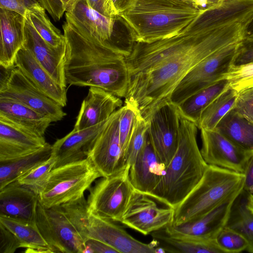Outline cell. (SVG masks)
I'll use <instances>...</instances> for the list:
<instances>
[{
    "instance_id": "34",
    "label": "cell",
    "mask_w": 253,
    "mask_h": 253,
    "mask_svg": "<svg viewBox=\"0 0 253 253\" xmlns=\"http://www.w3.org/2000/svg\"><path fill=\"white\" fill-rule=\"evenodd\" d=\"M43 8L28 10L26 17L40 36L50 45L57 47L65 42L64 34L50 22Z\"/></svg>"
},
{
    "instance_id": "5",
    "label": "cell",
    "mask_w": 253,
    "mask_h": 253,
    "mask_svg": "<svg viewBox=\"0 0 253 253\" xmlns=\"http://www.w3.org/2000/svg\"><path fill=\"white\" fill-rule=\"evenodd\" d=\"M244 173L208 165L198 184L174 209L171 224L194 220L236 200L244 190Z\"/></svg>"
},
{
    "instance_id": "16",
    "label": "cell",
    "mask_w": 253,
    "mask_h": 253,
    "mask_svg": "<svg viewBox=\"0 0 253 253\" xmlns=\"http://www.w3.org/2000/svg\"><path fill=\"white\" fill-rule=\"evenodd\" d=\"M24 36L23 47L31 52L58 84L66 87L64 70L66 42L57 47L52 46L40 36L26 17Z\"/></svg>"
},
{
    "instance_id": "43",
    "label": "cell",
    "mask_w": 253,
    "mask_h": 253,
    "mask_svg": "<svg viewBox=\"0 0 253 253\" xmlns=\"http://www.w3.org/2000/svg\"><path fill=\"white\" fill-rule=\"evenodd\" d=\"M88 6L109 18L118 20V13L112 0H86Z\"/></svg>"
},
{
    "instance_id": "14",
    "label": "cell",
    "mask_w": 253,
    "mask_h": 253,
    "mask_svg": "<svg viewBox=\"0 0 253 253\" xmlns=\"http://www.w3.org/2000/svg\"><path fill=\"white\" fill-rule=\"evenodd\" d=\"M180 125L177 106L170 102L159 108L149 120L148 134L156 155L166 167L177 150Z\"/></svg>"
},
{
    "instance_id": "39",
    "label": "cell",
    "mask_w": 253,
    "mask_h": 253,
    "mask_svg": "<svg viewBox=\"0 0 253 253\" xmlns=\"http://www.w3.org/2000/svg\"><path fill=\"white\" fill-rule=\"evenodd\" d=\"M230 87L238 92L253 87V63L232 66L225 76Z\"/></svg>"
},
{
    "instance_id": "41",
    "label": "cell",
    "mask_w": 253,
    "mask_h": 253,
    "mask_svg": "<svg viewBox=\"0 0 253 253\" xmlns=\"http://www.w3.org/2000/svg\"><path fill=\"white\" fill-rule=\"evenodd\" d=\"M253 63V38H243L239 42L232 66Z\"/></svg>"
},
{
    "instance_id": "35",
    "label": "cell",
    "mask_w": 253,
    "mask_h": 253,
    "mask_svg": "<svg viewBox=\"0 0 253 253\" xmlns=\"http://www.w3.org/2000/svg\"><path fill=\"white\" fill-rule=\"evenodd\" d=\"M149 121H146L138 112L136 116L133 128L125 152L126 165L130 167L143 149L145 144Z\"/></svg>"
},
{
    "instance_id": "8",
    "label": "cell",
    "mask_w": 253,
    "mask_h": 253,
    "mask_svg": "<svg viewBox=\"0 0 253 253\" xmlns=\"http://www.w3.org/2000/svg\"><path fill=\"white\" fill-rule=\"evenodd\" d=\"M240 42L221 48L198 64L179 83L169 102L178 106L199 91L225 78Z\"/></svg>"
},
{
    "instance_id": "38",
    "label": "cell",
    "mask_w": 253,
    "mask_h": 253,
    "mask_svg": "<svg viewBox=\"0 0 253 253\" xmlns=\"http://www.w3.org/2000/svg\"><path fill=\"white\" fill-rule=\"evenodd\" d=\"M139 112L132 104L125 102L120 108L119 119V131L120 144L125 153L133 128L134 121Z\"/></svg>"
},
{
    "instance_id": "11",
    "label": "cell",
    "mask_w": 253,
    "mask_h": 253,
    "mask_svg": "<svg viewBox=\"0 0 253 253\" xmlns=\"http://www.w3.org/2000/svg\"><path fill=\"white\" fill-rule=\"evenodd\" d=\"M156 201L134 189L120 222L144 235L163 229L172 223L174 209Z\"/></svg>"
},
{
    "instance_id": "24",
    "label": "cell",
    "mask_w": 253,
    "mask_h": 253,
    "mask_svg": "<svg viewBox=\"0 0 253 253\" xmlns=\"http://www.w3.org/2000/svg\"><path fill=\"white\" fill-rule=\"evenodd\" d=\"M46 143L40 137L0 118V161L32 153Z\"/></svg>"
},
{
    "instance_id": "27",
    "label": "cell",
    "mask_w": 253,
    "mask_h": 253,
    "mask_svg": "<svg viewBox=\"0 0 253 253\" xmlns=\"http://www.w3.org/2000/svg\"><path fill=\"white\" fill-rule=\"evenodd\" d=\"M52 145L48 143L29 154L0 161V189L42 163L51 156Z\"/></svg>"
},
{
    "instance_id": "10",
    "label": "cell",
    "mask_w": 253,
    "mask_h": 253,
    "mask_svg": "<svg viewBox=\"0 0 253 253\" xmlns=\"http://www.w3.org/2000/svg\"><path fill=\"white\" fill-rule=\"evenodd\" d=\"M36 222L52 253H84L85 242L61 205L46 208L38 202Z\"/></svg>"
},
{
    "instance_id": "47",
    "label": "cell",
    "mask_w": 253,
    "mask_h": 253,
    "mask_svg": "<svg viewBox=\"0 0 253 253\" xmlns=\"http://www.w3.org/2000/svg\"><path fill=\"white\" fill-rule=\"evenodd\" d=\"M85 244L90 248L93 253H118L110 246L96 240L88 239Z\"/></svg>"
},
{
    "instance_id": "29",
    "label": "cell",
    "mask_w": 253,
    "mask_h": 253,
    "mask_svg": "<svg viewBox=\"0 0 253 253\" xmlns=\"http://www.w3.org/2000/svg\"><path fill=\"white\" fill-rule=\"evenodd\" d=\"M229 86L224 78L194 94L177 106L180 117L196 125L204 110Z\"/></svg>"
},
{
    "instance_id": "28",
    "label": "cell",
    "mask_w": 253,
    "mask_h": 253,
    "mask_svg": "<svg viewBox=\"0 0 253 253\" xmlns=\"http://www.w3.org/2000/svg\"><path fill=\"white\" fill-rule=\"evenodd\" d=\"M242 149L253 152V122L233 108L214 128Z\"/></svg>"
},
{
    "instance_id": "48",
    "label": "cell",
    "mask_w": 253,
    "mask_h": 253,
    "mask_svg": "<svg viewBox=\"0 0 253 253\" xmlns=\"http://www.w3.org/2000/svg\"><path fill=\"white\" fill-rule=\"evenodd\" d=\"M244 190L248 194H253V155L250 159L245 172Z\"/></svg>"
},
{
    "instance_id": "42",
    "label": "cell",
    "mask_w": 253,
    "mask_h": 253,
    "mask_svg": "<svg viewBox=\"0 0 253 253\" xmlns=\"http://www.w3.org/2000/svg\"><path fill=\"white\" fill-rule=\"evenodd\" d=\"M22 248L16 236L0 223V253H14Z\"/></svg>"
},
{
    "instance_id": "45",
    "label": "cell",
    "mask_w": 253,
    "mask_h": 253,
    "mask_svg": "<svg viewBox=\"0 0 253 253\" xmlns=\"http://www.w3.org/2000/svg\"><path fill=\"white\" fill-rule=\"evenodd\" d=\"M202 12L213 9L220 6L225 0H181Z\"/></svg>"
},
{
    "instance_id": "7",
    "label": "cell",
    "mask_w": 253,
    "mask_h": 253,
    "mask_svg": "<svg viewBox=\"0 0 253 253\" xmlns=\"http://www.w3.org/2000/svg\"><path fill=\"white\" fill-rule=\"evenodd\" d=\"M129 170L127 166L117 173L102 177L89 188L87 202L90 213L120 222L134 190Z\"/></svg>"
},
{
    "instance_id": "6",
    "label": "cell",
    "mask_w": 253,
    "mask_h": 253,
    "mask_svg": "<svg viewBox=\"0 0 253 253\" xmlns=\"http://www.w3.org/2000/svg\"><path fill=\"white\" fill-rule=\"evenodd\" d=\"M99 177L101 174L87 158L54 168L38 195L39 202L50 208L77 200Z\"/></svg>"
},
{
    "instance_id": "46",
    "label": "cell",
    "mask_w": 253,
    "mask_h": 253,
    "mask_svg": "<svg viewBox=\"0 0 253 253\" xmlns=\"http://www.w3.org/2000/svg\"><path fill=\"white\" fill-rule=\"evenodd\" d=\"M0 8L17 12L25 17L28 10L21 0H0Z\"/></svg>"
},
{
    "instance_id": "2",
    "label": "cell",
    "mask_w": 253,
    "mask_h": 253,
    "mask_svg": "<svg viewBox=\"0 0 253 253\" xmlns=\"http://www.w3.org/2000/svg\"><path fill=\"white\" fill-rule=\"evenodd\" d=\"M63 29L66 84L97 87L125 98L130 81L125 58L130 51L81 32L67 21Z\"/></svg>"
},
{
    "instance_id": "15",
    "label": "cell",
    "mask_w": 253,
    "mask_h": 253,
    "mask_svg": "<svg viewBox=\"0 0 253 253\" xmlns=\"http://www.w3.org/2000/svg\"><path fill=\"white\" fill-rule=\"evenodd\" d=\"M202 156L209 165L244 173L253 152L246 151L214 129H201Z\"/></svg>"
},
{
    "instance_id": "25",
    "label": "cell",
    "mask_w": 253,
    "mask_h": 253,
    "mask_svg": "<svg viewBox=\"0 0 253 253\" xmlns=\"http://www.w3.org/2000/svg\"><path fill=\"white\" fill-rule=\"evenodd\" d=\"M66 21L78 30L103 41H110L115 19L108 17L89 7L86 0H79L66 12Z\"/></svg>"
},
{
    "instance_id": "49",
    "label": "cell",
    "mask_w": 253,
    "mask_h": 253,
    "mask_svg": "<svg viewBox=\"0 0 253 253\" xmlns=\"http://www.w3.org/2000/svg\"><path fill=\"white\" fill-rule=\"evenodd\" d=\"M28 10L43 8L39 0H21Z\"/></svg>"
},
{
    "instance_id": "20",
    "label": "cell",
    "mask_w": 253,
    "mask_h": 253,
    "mask_svg": "<svg viewBox=\"0 0 253 253\" xmlns=\"http://www.w3.org/2000/svg\"><path fill=\"white\" fill-rule=\"evenodd\" d=\"M38 195L14 181L0 189V215L36 223Z\"/></svg>"
},
{
    "instance_id": "18",
    "label": "cell",
    "mask_w": 253,
    "mask_h": 253,
    "mask_svg": "<svg viewBox=\"0 0 253 253\" xmlns=\"http://www.w3.org/2000/svg\"><path fill=\"white\" fill-rule=\"evenodd\" d=\"M122 106L121 98L101 88L90 86L82 103L74 129L80 130L97 125L108 120Z\"/></svg>"
},
{
    "instance_id": "9",
    "label": "cell",
    "mask_w": 253,
    "mask_h": 253,
    "mask_svg": "<svg viewBox=\"0 0 253 253\" xmlns=\"http://www.w3.org/2000/svg\"><path fill=\"white\" fill-rule=\"evenodd\" d=\"M2 68L4 75L0 78V97L22 103L52 122L61 121L66 115L61 105L38 89L18 68Z\"/></svg>"
},
{
    "instance_id": "37",
    "label": "cell",
    "mask_w": 253,
    "mask_h": 253,
    "mask_svg": "<svg viewBox=\"0 0 253 253\" xmlns=\"http://www.w3.org/2000/svg\"><path fill=\"white\" fill-rule=\"evenodd\" d=\"M216 242L223 253H237L246 251L247 239L236 231L225 226L217 235Z\"/></svg>"
},
{
    "instance_id": "53",
    "label": "cell",
    "mask_w": 253,
    "mask_h": 253,
    "mask_svg": "<svg viewBox=\"0 0 253 253\" xmlns=\"http://www.w3.org/2000/svg\"><path fill=\"white\" fill-rule=\"evenodd\" d=\"M247 206L253 211V194H248L247 196Z\"/></svg>"
},
{
    "instance_id": "3",
    "label": "cell",
    "mask_w": 253,
    "mask_h": 253,
    "mask_svg": "<svg viewBox=\"0 0 253 253\" xmlns=\"http://www.w3.org/2000/svg\"><path fill=\"white\" fill-rule=\"evenodd\" d=\"M204 12L181 0H125L118 20L132 45L175 36Z\"/></svg>"
},
{
    "instance_id": "23",
    "label": "cell",
    "mask_w": 253,
    "mask_h": 253,
    "mask_svg": "<svg viewBox=\"0 0 253 253\" xmlns=\"http://www.w3.org/2000/svg\"><path fill=\"white\" fill-rule=\"evenodd\" d=\"M26 17L0 8V66L4 69L15 66L16 55L23 46Z\"/></svg>"
},
{
    "instance_id": "52",
    "label": "cell",
    "mask_w": 253,
    "mask_h": 253,
    "mask_svg": "<svg viewBox=\"0 0 253 253\" xmlns=\"http://www.w3.org/2000/svg\"><path fill=\"white\" fill-rule=\"evenodd\" d=\"M114 6L118 13V17L119 14L121 11L122 6L125 1V0H112Z\"/></svg>"
},
{
    "instance_id": "19",
    "label": "cell",
    "mask_w": 253,
    "mask_h": 253,
    "mask_svg": "<svg viewBox=\"0 0 253 253\" xmlns=\"http://www.w3.org/2000/svg\"><path fill=\"white\" fill-rule=\"evenodd\" d=\"M235 200L225 203L194 220L164 228L168 234L204 239H215L225 227Z\"/></svg>"
},
{
    "instance_id": "50",
    "label": "cell",
    "mask_w": 253,
    "mask_h": 253,
    "mask_svg": "<svg viewBox=\"0 0 253 253\" xmlns=\"http://www.w3.org/2000/svg\"><path fill=\"white\" fill-rule=\"evenodd\" d=\"M243 38H253V15L246 25Z\"/></svg>"
},
{
    "instance_id": "21",
    "label": "cell",
    "mask_w": 253,
    "mask_h": 253,
    "mask_svg": "<svg viewBox=\"0 0 253 253\" xmlns=\"http://www.w3.org/2000/svg\"><path fill=\"white\" fill-rule=\"evenodd\" d=\"M165 168L155 152L148 130L144 146L129 168V178L133 188L148 195L159 183Z\"/></svg>"
},
{
    "instance_id": "26",
    "label": "cell",
    "mask_w": 253,
    "mask_h": 253,
    "mask_svg": "<svg viewBox=\"0 0 253 253\" xmlns=\"http://www.w3.org/2000/svg\"><path fill=\"white\" fill-rule=\"evenodd\" d=\"M0 118L40 137H44L52 120L11 99L0 97Z\"/></svg>"
},
{
    "instance_id": "32",
    "label": "cell",
    "mask_w": 253,
    "mask_h": 253,
    "mask_svg": "<svg viewBox=\"0 0 253 253\" xmlns=\"http://www.w3.org/2000/svg\"><path fill=\"white\" fill-rule=\"evenodd\" d=\"M248 195L243 190L235 200L225 226L242 235L249 244L246 251L253 253V211L247 206Z\"/></svg>"
},
{
    "instance_id": "40",
    "label": "cell",
    "mask_w": 253,
    "mask_h": 253,
    "mask_svg": "<svg viewBox=\"0 0 253 253\" xmlns=\"http://www.w3.org/2000/svg\"><path fill=\"white\" fill-rule=\"evenodd\" d=\"M234 108L239 114L253 122V87L238 92Z\"/></svg>"
},
{
    "instance_id": "4",
    "label": "cell",
    "mask_w": 253,
    "mask_h": 253,
    "mask_svg": "<svg viewBox=\"0 0 253 253\" xmlns=\"http://www.w3.org/2000/svg\"><path fill=\"white\" fill-rule=\"evenodd\" d=\"M178 147L164 175L148 196L165 206L175 209L196 187L208 165L199 148L196 125L180 117Z\"/></svg>"
},
{
    "instance_id": "36",
    "label": "cell",
    "mask_w": 253,
    "mask_h": 253,
    "mask_svg": "<svg viewBox=\"0 0 253 253\" xmlns=\"http://www.w3.org/2000/svg\"><path fill=\"white\" fill-rule=\"evenodd\" d=\"M55 164L56 159L51 156L48 159L21 176L17 181L39 195L46 184Z\"/></svg>"
},
{
    "instance_id": "13",
    "label": "cell",
    "mask_w": 253,
    "mask_h": 253,
    "mask_svg": "<svg viewBox=\"0 0 253 253\" xmlns=\"http://www.w3.org/2000/svg\"><path fill=\"white\" fill-rule=\"evenodd\" d=\"M81 237L84 242L88 239L101 241L118 253H155L157 241L143 243L129 235L113 221L89 212Z\"/></svg>"
},
{
    "instance_id": "22",
    "label": "cell",
    "mask_w": 253,
    "mask_h": 253,
    "mask_svg": "<svg viewBox=\"0 0 253 253\" xmlns=\"http://www.w3.org/2000/svg\"><path fill=\"white\" fill-rule=\"evenodd\" d=\"M15 66L47 96L62 107L66 106V87L58 84L31 52L23 46L16 55Z\"/></svg>"
},
{
    "instance_id": "31",
    "label": "cell",
    "mask_w": 253,
    "mask_h": 253,
    "mask_svg": "<svg viewBox=\"0 0 253 253\" xmlns=\"http://www.w3.org/2000/svg\"><path fill=\"white\" fill-rule=\"evenodd\" d=\"M153 236L167 246L166 251L185 253H223L215 239H204L171 235L158 230Z\"/></svg>"
},
{
    "instance_id": "51",
    "label": "cell",
    "mask_w": 253,
    "mask_h": 253,
    "mask_svg": "<svg viewBox=\"0 0 253 253\" xmlns=\"http://www.w3.org/2000/svg\"><path fill=\"white\" fill-rule=\"evenodd\" d=\"M79 0H62L64 5L66 12L71 10Z\"/></svg>"
},
{
    "instance_id": "1",
    "label": "cell",
    "mask_w": 253,
    "mask_h": 253,
    "mask_svg": "<svg viewBox=\"0 0 253 253\" xmlns=\"http://www.w3.org/2000/svg\"><path fill=\"white\" fill-rule=\"evenodd\" d=\"M226 1L207 11L177 35L159 41L156 54L162 63L147 72L130 77L125 102L133 105L149 122L161 106L169 101L182 79L206 58L244 37L250 18Z\"/></svg>"
},
{
    "instance_id": "12",
    "label": "cell",
    "mask_w": 253,
    "mask_h": 253,
    "mask_svg": "<svg viewBox=\"0 0 253 253\" xmlns=\"http://www.w3.org/2000/svg\"><path fill=\"white\" fill-rule=\"evenodd\" d=\"M120 108L108 119L87 157L102 177L117 173L127 166L120 141Z\"/></svg>"
},
{
    "instance_id": "33",
    "label": "cell",
    "mask_w": 253,
    "mask_h": 253,
    "mask_svg": "<svg viewBox=\"0 0 253 253\" xmlns=\"http://www.w3.org/2000/svg\"><path fill=\"white\" fill-rule=\"evenodd\" d=\"M238 92L229 86L202 112L196 124L201 129H214L222 118L234 108Z\"/></svg>"
},
{
    "instance_id": "30",
    "label": "cell",
    "mask_w": 253,
    "mask_h": 253,
    "mask_svg": "<svg viewBox=\"0 0 253 253\" xmlns=\"http://www.w3.org/2000/svg\"><path fill=\"white\" fill-rule=\"evenodd\" d=\"M0 223L17 238L26 253H52L36 223H31L0 215Z\"/></svg>"
},
{
    "instance_id": "17",
    "label": "cell",
    "mask_w": 253,
    "mask_h": 253,
    "mask_svg": "<svg viewBox=\"0 0 253 253\" xmlns=\"http://www.w3.org/2000/svg\"><path fill=\"white\" fill-rule=\"evenodd\" d=\"M108 120L82 130L74 129L52 145L55 168L87 158Z\"/></svg>"
},
{
    "instance_id": "44",
    "label": "cell",
    "mask_w": 253,
    "mask_h": 253,
    "mask_svg": "<svg viewBox=\"0 0 253 253\" xmlns=\"http://www.w3.org/2000/svg\"><path fill=\"white\" fill-rule=\"evenodd\" d=\"M41 5L51 16L55 21L62 18L65 10L62 0H39Z\"/></svg>"
}]
</instances>
